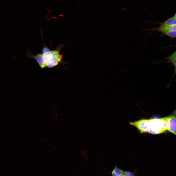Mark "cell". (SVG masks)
Wrapping results in <instances>:
<instances>
[{"instance_id":"5","label":"cell","mask_w":176,"mask_h":176,"mask_svg":"<svg viewBox=\"0 0 176 176\" xmlns=\"http://www.w3.org/2000/svg\"><path fill=\"white\" fill-rule=\"evenodd\" d=\"M28 55V56L35 59L41 68L47 67L46 64L44 59L42 53L38 54L36 55H34L31 53Z\"/></svg>"},{"instance_id":"10","label":"cell","mask_w":176,"mask_h":176,"mask_svg":"<svg viewBox=\"0 0 176 176\" xmlns=\"http://www.w3.org/2000/svg\"><path fill=\"white\" fill-rule=\"evenodd\" d=\"M50 50V49L47 47L46 46L44 47L42 50V53H44Z\"/></svg>"},{"instance_id":"8","label":"cell","mask_w":176,"mask_h":176,"mask_svg":"<svg viewBox=\"0 0 176 176\" xmlns=\"http://www.w3.org/2000/svg\"><path fill=\"white\" fill-rule=\"evenodd\" d=\"M162 32L171 37H176V31H165Z\"/></svg>"},{"instance_id":"3","label":"cell","mask_w":176,"mask_h":176,"mask_svg":"<svg viewBox=\"0 0 176 176\" xmlns=\"http://www.w3.org/2000/svg\"><path fill=\"white\" fill-rule=\"evenodd\" d=\"M166 117L168 125L167 131L176 136V110Z\"/></svg>"},{"instance_id":"6","label":"cell","mask_w":176,"mask_h":176,"mask_svg":"<svg viewBox=\"0 0 176 176\" xmlns=\"http://www.w3.org/2000/svg\"><path fill=\"white\" fill-rule=\"evenodd\" d=\"M176 25V19L172 17L161 24V26L167 27Z\"/></svg>"},{"instance_id":"7","label":"cell","mask_w":176,"mask_h":176,"mask_svg":"<svg viewBox=\"0 0 176 176\" xmlns=\"http://www.w3.org/2000/svg\"><path fill=\"white\" fill-rule=\"evenodd\" d=\"M158 30L162 32L165 31H176V25L167 27L160 26Z\"/></svg>"},{"instance_id":"9","label":"cell","mask_w":176,"mask_h":176,"mask_svg":"<svg viewBox=\"0 0 176 176\" xmlns=\"http://www.w3.org/2000/svg\"><path fill=\"white\" fill-rule=\"evenodd\" d=\"M176 57V51L169 56L168 59L170 61Z\"/></svg>"},{"instance_id":"12","label":"cell","mask_w":176,"mask_h":176,"mask_svg":"<svg viewBox=\"0 0 176 176\" xmlns=\"http://www.w3.org/2000/svg\"><path fill=\"white\" fill-rule=\"evenodd\" d=\"M172 17L176 19V13H175Z\"/></svg>"},{"instance_id":"2","label":"cell","mask_w":176,"mask_h":176,"mask_svg":"<svg viewBox=\"0 0 176 176\" xmlns=\"http://www.w3.org/2000/svg\"><path fill=\"white\" fill-rule=\"evenodd\" d=\"M63 46V45L61 44L55 50H50L44 53H42L47 67H53L57 65L59 63H61L64 66V64L65 63L63 61L62 56L60 54V51Z\"/></svg>"},{"instance_id":"11","label":"cell","mask_w":176,"mask_h":176,"mask_svg":"<svg viewBox=\"0 0 176 176\" xmlns=\"http://www.w3.org/2000/svg\"><path fill=\"white\" fill-rule=\"evenodd\" d=\"M170 61H171L172 63L174 66H175L176 65V57H175Z\"/></svg>"},{"instance_id":"1","label":"cell","mask_w":176,"mask_h":176,"mask_svg":"<svg viewBox=\"0 0 176 176\" xmlns=\"http://www.w3.org/2000/svg\"><path fill=\"white\" fill-rule=\"evenodd\" d=\"M130 124L136 128L140 132L157 134L168 130L166 117L159 118L143 119L131 122Z\"/></svg>"},{"instance_id":"4","label":"cell","mask_w":176,"mask_h":176,"mask_svg":"<svg viewBox=\"0 0 176 176\" xmlns=\"http://www.w3.org/2000/svg\"><path fill=\"white\" fill-rule=\"evenodd\" d=\"M112 176H135L132 172L128 171H124L116 165L111 172Z\"/></svg>"}]
</instances>
